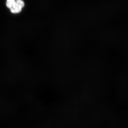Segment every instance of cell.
<instances>
[{
  "instance_id": "obj_1",
  "label": "cell",
  "mask_w": 128,
  "mask_h": 128,
  "mask_svg": "<svg viewBox=\"0 0 128 128\" xmlns=\"http://www.w3.org/2000/svg\"><path fill=\"white\" fill-rule=\"evenodd\" d=\"M6 5L12 14H17L22 12L25 3L24 0H6Z\"/></svg>"
}]
</instances>
